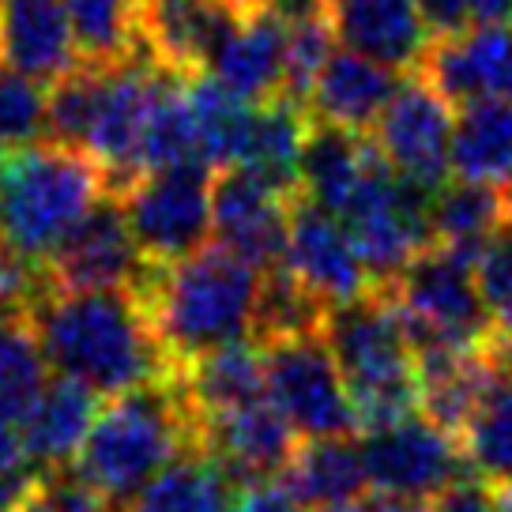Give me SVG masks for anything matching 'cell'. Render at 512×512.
<instances>
[{"mask_svg": "<svg viewBox=\"0 0 512 512\" xmlns=\"http://www.w3.org/2000/svg\"><path fill=\"white\" fill-rule=\"evenodd\" d=\"M46 362L98 396H125L174 381L147 302L136 290H49L31 313Z\"/></svg>", "mask_w": 512, "mask_h": 512, "instance_id": "1", "label": "cell"}, {"mask_svg": "<svg viewBox=\"0 0 512 512\" xmlns=\"http://www.w3.org/2000/svg\"><path fill=\"white\" fill-rule=\"evenodd\" d=\"M260 279L264 272L249 260L226 253L223 245H204L170 268H155L140 298L166 354L181 366L196 354L253 336Z\"/></svg>", "mask_w": 512, "mask_h": 512, "instance_id": "2", "label": "cell"}, {"mask_svg": "<svg viewBox=\"0 0 512 512\" xmlns=\"http://www.w3.org/2000/svg\"><path fill=\"white\" fill-rule=\"evenodd\" d=\"M324 339L347 381L358 430H381L418 411V347L388 290L369 287L324 317Z\"/></svg>", "mask_w": 512, "mask_h": 512, "instance_id": "3", "label": "cell"}, {"mask_svg": "<svg viewBox=\"0 0 512 512\" xmlns=\"http://www.w3.org/2000/svg\"><path fill=\"white\" fill-rule=\"evenodd\" d=\"M110 181L87 151L57 140L16 147L0 166V241L49 264Z\"/></svg>", "mask_w": 512, "mask_h": 512, "instance_id": "4", "label": "cell"}, {"mask_svg": "<svg viewBox=\"0 0 512 512\" xmlns=\"http://www.w3.org/2000/svg\"><path fill=\"white\" fill-rule=\"evenodd\" d=\"M189 448H196V415L181 400L177 384H147L98 407L95 426L72 467L125 509L162 467Z\"/></svg>", "mask_w": 512, "mask_h": 512, "instance_id": "5", "label": "cell"}, {"mask_svg": "<svg viewBox=\"0 0 512 512\" xmlns=\"http://www.w3.org/2000/svg\"><path fill=\"white\" fill-rule=\"evenodd\" d=\"M400 309L415 347H490L497 324L482 302L475 264L467 256L430 245L384 283Z\"/></svg>", "mask_w": 512, "mask_h": 512, "instance_id": "6", "label": "cell"}, {"mask_svg": "<svg viewBox=\"0 0 512 512\" xmlns=\"http://www.w3.org/2000/svg\"><path fill=\"white\" fill-rule=\"evenodd\" d=\"M211 166L181 162L147 170L117 192L132 238L151 268L200 253L211 238Z\"/></svg>", "mask_w": 512, "mask_h": 512, "instance_id": "7", "label": "cell"}, {"mask_svg": "<svg viewBox=\"0 0 512 512\" xmlns=\"http://www.w3.org/2000/svg\"><path fill=\"white\" fill-rule=\"evenodd\" d=\"M260 351H264V396L298 437L309 441V437L358 433L351 392L324 332L275 339Z\"/></svg>", "mask_w": 512, "mask_h": 512, "instance_id": "8", "label": "cell"}, {"mask_svg": "<svg viewBox=\"0 0 512 512\" xmlns=\"http://www.w3.org/2000/svg\"><path fill=\"white\" fill-rule=\"evenodd\" d=\"M430 196V189L407 181L384 159H377L351 204L339 211L377 287L396 279L422 249L433 245Z\"/></svg>", "mask_w": 512, "mask_h": 512, "instance_id": "9", "label": "cell"}, {"mask_svg": "<svg viewBox=\"0 0 512 512\" xmlns=\"http://www.w3.org/2000/svg\"><path fill=\"white\" fill-rule=\"evenodd\" d=\"M452 128V102L415 72L377 117L373 147L400 177L437 192L452 174Z\"/></svg>", "mask_w": 512, "mask_h": 512, "instance_id": "10", "label": "cell"}, {"mask_svg": "<svg viewBox=\"0 0 512 512\" xmlns=\"http://www.w3.org/2000/svg\"><path fill=\"white\" fill-rule=\"evenodd\" d=\"M358 445H362L369 486H377L381 494L426 501L467 471L460 437L437 426L422 411L400 418L392 426H381V430H366Z\"/></svg>", "mask_w": 512, "mask_h": 512, "instance_id": "11", "label": "cell"}, {"mask_svg": "<svg viewBox=\"0 0 512 512\" xmlns=\"http://www.w3.org/2000/svg\"><path fill=\"white\" fill-rule=\"evenodd\" d=\"M151 272L155 268L147 264L132 238L117 192H106L49 260V275L57 290H136L140 294Z\"/></svg>", "mask_w": 512, "mask_h": 512, "instance_id": "12", "label": "cell"}, {"mask_svg": "<svg viewBox=\"0 0 512 512\" xmlns=\"http://www.w3.org/2000/svg\"><path fill=\"white\" fill-rule=\"evenodd\" d=\"M298 192H283L241 166H226L211 185V234L226 253L268 272L283 264L290 211Z\"/></svg>", "mask_w": 512, "mask_h": 512, "instance_id": "13", "label": "cell"}, {"mask_svg": "<svg viewBox=\"0 0 512 512\" xmlns=\"http://www.w3.org/2000/svg\"><path fill=\"white\" fill-rule=\"evenodd\" d=\"M283 264L328 309L366 294L369 287H377L347 223L339 219L336 211L320 208V204L305 200V196H298L294 211H290V234Z\"/></svg>", "mask_w": 512, "mask_h": 512, "instance_id": "14", "label": "cell"}, {"mask_svg": "<svg viewBox=\"0 0 512 512\" xmlns=\"http://www.w3.org/2000/svg\"><path fill=\"white\" fill-rule=\"evenodd\" d=\"M418 76L452 106L512 102V23H475L467 31L433 38Z\"/></svg>", "mask_w": 512, "mask_h": 512, "instance_id": "15", "label": "cell"}, {"mask_svg": "<svg viewBox=\"0 0 512 512\" xmlns=\"http://www.w3.org/2000/svg\"><path fill=\"white\" fill-rule=\"evenodd\" d=\"M196 448H204L234 479V486L238 482L253 486V482H268L272 475H283V467L298 448V433L290 430V422L268 400H253L223 415L200 418Z\"/></svg>", "mask_w": 512, "mask_h": 512, "instance_id": "16", "label": "cell"}, {"mask_svg": "<svg viewBox=\"0 0 512 512\" xmlns=\"http://www.w3.org/2000/svg\"><path fill=\"white\" fill-rule=\"evenodd\" d=\"M238 16L223 0H140V53L177 76H204Z\"/></svg>", "mask_w": 512, "mask_h": 512, "instance_id": "17", "label": "cell"}, {"mask_svg": "<svg viewBox=\"0 0 512 512\" xmlns=\"http://www.w3.org/2000/svg\"><path fill=\"white\" fill-rule=\"evenodd\" d=\"M328 19L339 46L396 72H415L430 49L418 0H328Z\"/></svg>", "mask_w": 512, "mask_h": 512, "instance_id": "18", "label": "cell"}, {"mask_svg": "<svg viewBox=\"0 0 512 512\" xmlns=\"http://www.w3.org/2000/svg\"><path fill=\"white\" fill-rule=\"evenodd\" d=\"M505 373L490 347H422L418 351V411L456 433L479 411Z\"/></svg>", "mask_w": 512, "mask_h": 512, "instance_id": "19", "label": "cell"}, {"mask_svg": "<svg viewBox=\"0 0 512 512\" xmlns=\"http://www.w3.org/2000/svg\"><path fill=\"white\" fill-rule=\"evenodd\" d=\"M0 64L53 83L80 64L64 0H0Z\"/></svg>", "mask_w": 512, "mask_h": 512, "instance_id": "20", "label": "cell"}, {"mask_svg": "<svg viewBox=\"0 0 512 512\" xmlns=\"http://www.w3.org/2000/svg\"><path fill=\"white\" fill-rule=\"evenodd\" d=\"M403 80L407 76L396 68L369 61V57L343 46L320 68L317 83L309 91V102H305V113L317 125L366 132V128L377 125V117L392 102V95L400 91Z\"/></svg>", "mask_w": 512, "mask_h": 512, "instance_id": "21", "label": "cell"}, {"mask_svg": "<svg viewBox=\"0 0 512 512\" xmlns=\"http://www.w3.org/2000/svg\"><path fill=\"white\" fill-rule=\"evenodd\" d=\"M283 72H287V19L275 8L238 16L208 68V76H215L245 102L279 98Z\"/></svg>", "mask_w": 512, "mask_h": 512, "instance_id": "22", "label": "cell"}, {"mask_svg": "<svg viewBox=\"0 0 512 512\" xmlns=\"http://www.w3.org/2000/svg\"><path fill=\"white\" fill-rule=\"evenodd\" d=\"M98 400H102L98 392L61 373L42 384L31 407L19 415V430L42 471L76 464V452L83 448L98 418Z\"/></svg>", "mask_w": 512, "mask_h": 512, "instance_id": "23", "label": "cell"}, {"mask_svg": "<svg viewBox=\"0 0 512 512\" xmlns=\"http://www.w3.org/2000/svg\"><path fill=\"white\" fill-rule=\"evenodd\" d=\"M174 384L196 422L234 411L241 403L264 400V351L245 339L204 351L177 366Z\"/></svg>", "mask_w": 512, "mask_h": 512, "instance_id": "24", "label": "cell"}, {"mask_svg": "<svg viewBox=\"0 0 512 512\" xmlns=\"http://www.w3.org/2000/svg\"><path fill=\"white\" fill-rule=\"evenodd\" d=\"M369 475L362 460V445L351 437H309L294 448L290 464L283 467V490L302 509H339L354 505L366 494Z\"/></svg>", "mask_w": 512, "mask_h": 512, "instance_id": "25", "label": "cell"}, {"mask_svg": "<svg viewBox=\"0 0 512 512\" xmlns=\"http://www.w3.org/2000/svg\"><path fill=\"white\" fill-rule=\"evenodd\" d=\"M377 159H381V151L362 132H347V128L313 121L309 136H305L298 196L339 215L351 204V196L366 181L369 170L377 166Z\"/></svg>", "mask_w": 512, "mask_h": 512, "instance_id": "26", "label": "cell"}, {"mask_svg": "<svg viewBox=\"0 0 512 512\" xmlns=\"http://www.w3.org/2000/svg\"><path fill=\"white\" fill-rule=\"evenodd\" d=\"M305 136H309V113L302 106H294L287 98L256 102L234 166L249 170L275 189L298 192Z\"/></svg>", "mask_w": 512, "mask_h": 512, "instance_id": "27", "label": "cell"}, {"mask_svg": "<svg viewBox=\"0 0 512 512\" xmlns=\"http://www.w3.org/2000/svg\"><path fill=\"white\" fill-rule=\"evenodd\" d=\"M452 174L479 185H512V102H467L452 128Z\"/></svg>", "mask_w": 512, "mask_h": 512, "instance_id": "28", "label": "cell"}, {"mask_svg": "<svg viewBox=\"0 0 512 512\" xmlns=\"http://www.w3.org/2000/svg\"><path fill=\"white\" fill-rule=\"evenodd\" d=\"M430 226L433 245L467 256L471 264L494 241V234L505 226V196L494 185L479 181H452L430 196Z\"/></svg>", "mask_w": 512, "mask_h": 512, "instance_id": "29", "label": "cell"}, {"mask_svg": "<svg viewBox=\"0 0 512 512\" xmlns=\"http://www.w3.org/2000/svg\"><path fill=\"white\" fill-rule=\"evenodd\" d=\"M234 479L211 460L204 448H189L170 467H162L125 512H230Z\"/></svg>", "mask_w": 512, "mask_h": 512, "instance_id": "30", "label": "cell"}, {"mask_svg": "<svg viewBox=\"0 0 512 512\" xmlns=\"http://www.w3.org/2000/svg\"><path fill=\"white\" fill-rule=\"evenodd\" d=\"M185 95H189L192 113V136H196V151L200 162L211 170H226L234 166L241 155V140L253 117L256 102L238 98L230 87L215 80V76H189L185 80Z\"/></svg>", "mask_w": 512, "mask_h": 512, "instance_id": "31", "label": "cell"}, {"mask_svg": "<svg viewBox=\"0 0 512 512\" xmlns=\"http://www.w3.org/2000/svg\"><path fill=\"white\" fill-rule=\"evenodd\" d=\"M80 61L113 64L140 53V0H64Z\"/></svg>", "mask_w": 512, "mask_h": 512, "instance_id": "32", "label": "cell"}, {"mask_svg": "<svg viewBox=\"0 0 512 512\" xmlns=\"http://www.w3.org/2000/svg\"><path fill=\"white\" fill-rule=\"evenodd\" d=\"M460 448L471 475L497 490L512 486V381L501 377L490 388V396L460 430Z\"/></svg>", "mask_w": 512, "mask_h": 512, "instance_id": "33", "label": "cell"}, {"mask_svg": "<svg viewBox=\"0 0 512 512\" xmlns=\"http://www.w3.org/2000/svg\"><path fill=\"white\" fill-rule=\"evenodd\" d=\"M328 317V305L320 302L309 287L298 283V275L287 264H275L260 279V298H256V320H253V339L275 343V339L290 336H309L320 332Z\"/></svg>", "mask_w": 512, "mask_h": 512, "instance_id": "34", "label": "cell"}, {"mask_svg": "<svg viewBox=\"0 0 512 512\" xmlns=\"http://www.w3.org/2000/svg\"><path fill=\"white\" fill-rule=\"evenodd\" d=\"M46 384V354L31 317L0 313V418H19Z\"/></svg>", "mask_w": 512, "mask_h": 512, "instance_id": "35", "label": "cell"}, {"mask_svg": "<svg viewBox=\"0 0 512 512\" xmlns=\"http://www.w3.org/2000/svg\"><path fill=\"white\" fill-rule=\"evenodd\" d=\"M332 53H336V31H332L328 8L287 19V72H283V91H279V98H287V102L305 110L309 91H313L320 68H324V61Z\"/></svg>", "mask_w": 512, "mask_h": 512, "instance_id": "36", "label": "cell"}, {"mask_svg": "<svg viewBox=\"0 0 512 512\" xmlns=\"http://www.w3.org/2000/svg\"><path fill=\"white\" fill-rule=\"evenodd\" d=\"M46 136V91L42 83L0 64V147H27Z\"/></svg>", "mask_w": 512, "mask_h": 512, "instance_id": "37", "label": "cell"}, {"mask_svg": "<svg viewBox=\"0 0 512 512\" xmlns=\"http://www.w3.org/2000/svg\"><path fill=\"white\" fill-rule=\"evenodd\" d=\"M38 479H42V467L27 448L19 418H0V512L27 509Z\"/></svg>", "mask_w": 512, "mask_h": 512, "instance_id": "38", "label": "cell"}, {"mask_svg": "<svg viewBox=\"0 0 512 512\" xmlns=\"http://www.w3.org/2000/svg\"><path fill=\"white\" fill-rule=\"evenodd\" d=\"M475 279L497 332H512V226H501L494 241L479 253Z\"/></svg>", "mask_w": 512, "mask_h": 512, "instance_id": "39", "label": "cell"}, {"mask_svg": "<svg viewBox=\"0 0 512 512\" xmlns=\"http://www.w3.org/2000/svg\"><path fill=\"white\" fill-rule=\"evenodd\" d=\"M433 512H497V486L475 479H460L445 486L437 501H433Z\"/></svg>", "mask_w": 512, "mask_h": 512, "instance_id": "40", "label": "cell"}, {"mask_svg": "<svg viewBox=\"0 0 512 512\" xmlns=\"http://www.w3.org/2000/svg\"><path fill=\"white\" fill-rule=\"evenodd\" d=\"M230 512H305V509L283 490V482H253V486H241V494L234 497Z\"/></svg>", "mask_w": 512, "mask_h": 512, "instance_id": "41", "label": "cell"}, {"mask_svg": "<svg viewBox=\"0 0 512 512\" xmlns=\"http://www.w3.org/2000/svg\"><path fill=\"white\" fill-rule=\"evenodd\" d=\"M418 8H422V16H426V27H430L433 38L475 27L471 0H418Z\"/></svg>", "mask_w": 512, "mask_h": 512, "instance_id": "42", "label": "cell"}, {"mask_svg": "<svg viewBox=\"0 0 512 512\" xmlns=\"http://www.w3.org/2000/svg\"><path fill=\"white\" fill-rule=\"evenodd\" d=\"M358 512H433L422 497H403V494H369L362 497V505H354Z\"/></svg>", "mask_w": 512, "mask_h": 512, "instance_id": "43", "label": "cell"}, {"mask_svg": "<svg viewBox=\"0 0 512 512\" xmlns=\"http://www.w3.org/2000/svg\"><path fill=\"white\" fill-rule=\"evenodd\" d=\"M475 23H512V0H471Z\"/></svg>", "mask_w": 512, "mask_h": 512, "instance_id": "44", "label": "cell"}, {"mask_svg": "<svg viewBox=\"0 0 512 512\" xmlns=\"http://www.w3.org/2000/svg\"><path fill=\"white\" fill-rule=\"evenodd\" d=\"M494 358L497 366H501V373L512 381V332H497L494 336Z\"/></svg>", "mask_w": 512, "mask_h": 512, "instance_id": "45", "label": "cell"}, {"mask_svg": "<svg viewBox=\"0 0 512 512\" xmlns=\"http://www.w3.org/2000/svg\"><path fill=\"white\" fill-rule=\"evenodd\" d=\"M223 4H230L234 12H241V16H245V12H260V8H272L275 0H223Z\"/></svg>", "mask_w": 512, "mask_h": 512, "instance_id": "46", "label": "cell"}, {"mask_svg": "<svg viewBox=\"0 0 512 512\" xmlns=\"http://www.w3.org/2000/svg\"><path fill=\"white\" fill-rule=\"evenodd\" d=\"M497 512H512V486L497 490Z\"/></svg>", "mask_w": 512, "mask_h": 512, "instance_id": "47", "label": "cell"}, {"mask_svg": "<svg viewBox=\"0 0 512 512\" xmlns=\"http://www.w3.org/2000/svg\"><path fill=\"white\" fill-rule=\"evenodd\" d=\"M505 196V226H512V185H509V192H501Z\"/></svg>", "mask_w": 512, "mask_h": 512, "instance_id": "48", "label": "cell"}, {"mask_svg": "<svg viewBox=\"0 0 512 512\" xmlns=\"http://www.w3.org/2000/svg\"><path fill=\"white\" fill-rule=\"evenodd\" d=\"M320 512H358L354 505H339V509H320Z\"/></svg>", "mask_w": 512, "mask_h": 512, "instance_id": "49", "label": "cell"}, {"mask_svg": "<svg viewBox=\"0 0 512 512\" xmlns=\"http://www.w3.org/2000/svg\"><path fill=\"white\" fill-rule=\"evenodd\" d=\"M23 512H42V509H34V505H27V509H23Z\"/></svg>", "mask_w": 512, "mask_h": 512, "instance_id": "50", "label": "cell"}, {"mask_svg": "<svg viewBox=\"0 0 512 512\" xmlns=\"http://www.w3.org/2000/svg\"><path fill=\"white\" fill-rule=\"evenodd\" d=\"M0 166H4V147H0Z\"/></svg>", "mask_w": 512, "mask_h": 512, "instance_id": "51", "label": "cell"}]
</instances>
